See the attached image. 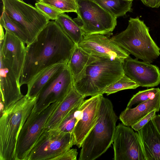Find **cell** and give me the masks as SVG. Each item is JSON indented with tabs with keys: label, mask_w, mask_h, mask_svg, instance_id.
Returning a JSON list of instances; mask_svg holds the SVG:
<instances>
[{
	"label": "cell",
	"mask_w": 160,
	"mask_h": 160,
	"mask_svg": "<svg viewBox=\"0 0 160 160\" xmlns=\"http://www.w3.org/2000/svg\"><path fill=\"white\" fill-rule=\"evenodd\" d=\"M40 2L56 9L61 13L77 12V0H40Z\"/></svg>",
	"instance_id": "cell-26"
},
{
	"label": "cell",
	"mask_w": 160,
	"mask_h": 160,
	"mask_svg": "<svg viewBox=\"0 0 160 160\" xmlns=\"http://www.w3.org/2000/svg\"><path fill=\"white\" fill-rule=\"evenodd\" d=\"M111 39L136 59L152 63L160 55V48L151 37L149 30L138 17L130 18L124 31Z\"/></svg>",
	"instance_id": "cell-5"
},
{
	"label": "cell",
	"mask_w": 160,
	"mask_h": 160,
	"mask_svg": "<svg viewBox=\"0 0 160 160\" xmlns=\"http://www.w3.org/2000/svg\"><path fill=\"white\" fill-rule=\"evenodd\" d=\"M55 21L76 45L82 40L84 34L81 27L65 13H60Z\"/></svg>",
	"instance_id": "cell-22"
},
{
	"label": "cell",
	"mask_w": 160,
	"mask_h": 160,
	"mask_svg": "<svg viewBox=\"0 0 160 160\" xmlns=\"http://www.w3.org/2000/svg\"><path fill=\"white\" fill-rule=\"evenodd\" d=\"M159 90V88H152L139 91L130 99L126 108H131L135 104L141 103L153 98Z\"/></svg>",
	"instance_id": "cell-28"
},
{
	"label": "cell",
	"mask_w": 160,
	"mask_h": 160,
	"mask_svg": "<svg viewBox=\"0 0 160 160\" xmlns=\"http://www.w3.org/2000/svg\"><path fill=\"white\" fill-rule=\"evenodd\" d=\"M128 0L132 1H133V0Z\"/></svg>",
	"instance_id": "cell-35"
},
{
	"label": "cell",
	"mask_w": 160,
	"mask_h": 160,
	"mask_svg": "<svg viewBox=\"0 0 160 160\" xmlns=\"http://www.w3.org/2000/svg\"><path fill=\"white\" fill-rule=\"evenodd\" d=\"M139 87L136 82L125 74L117 81L105 88L102 94L107 95L118 91L128 89H135Z\"/></svg>",
	"instance_id": "cell-25"
},
{
	"label": "cell",
	"mask_w": 160,
	"mask_h": 160,
	"mask_svg": "<svg viewBox=\"0 0 160 160\" xmlns=\"http://www.w3.org/2000/svg\"><path fill=\"white\" fill-rule=\"evenodd\" d=\"M103 95L92 96L84 100L80 106V113L72 132L74 145L79 148L97 122Z\"/></svg>",
	"instance_id": "cell-13"
},
{
	"label": "cell",
	"mask_w": 160,
	"mask_h": 160,
	"mask_svg": "<svg viewBox=\"0 0 160 160\" xmlns=\"http://www.w3.org/2000/svg\"><path fill=\"white\" fill-rule=\"evenodd\" d=\"M153 120L156 127L160 133V115H156Z\"/></svg>",
	"instance_id": "cell-33"
},
{
	"label": "cell",
	"mask_w": 160,
	"mask_h": 160,
	"mask_svg": "<svg viewBox=\"0 0 160 160\" xmlns=\"http://www.w3.org/2000/svg\"><path fill=\"white\" fill-rule=\"evenodd\" d=\"M114 160H147L138 133L130 127L119 123L113 140Z\"/></svg>",
	"instance_id": "cell-11"
},
{
	"label": "cell",
	"mask_w": 160,
	"mask_h": 160,
	"mask_svg": "<svg viewBox=\"0 0 160 160\" xmlns=\"http://www.w3.org/2000/svg\"><path fill=\"white\" fill-rule=\"evenodd\" d=\"M1 101L4 110L21 99L20 82L7 61L0 54Z\"/></svg>",
	"instance_id": "cell-16"
},
{
	"label": "cell",
	"mask_w": 160,
	"mask_h": 160,
	"mask_svg": "<svg viewBox=\"0 0 160 160\" xmlns=\"http://www.w3.org/2000/svg\"><path fill=\"white\" fill-rule=\"evenodd\" d=\"M157 112L156 110H153L131 127L136 131H138L141 129L150 120L154 118L156 115V112Z\"/></svg>",
	"instance_id": "cell-30"
},
{
	"label": "cell",
	"mask_w": 160,
	"mask_h": 160,
	"mask_svg": "<svg viewBox=\"0 0 160 160\" xmlns=\"http://www.w3.org/2000/svg\"><path fill=\"white\" fill-rule=\"evenodd\" d=\"M36 98L26 95L1 113L0 160H16L18 137L33 108Z\"/></svg>",
	"instance_id": "cell-3"
},
{
	"label": "cell",
	"mask_w": 160,
	"mask_h": 160,
	"mask_svg": "<svg viewBox=\"0 0 160 160\" xmlns=\"http://www.w3.org/2000/svg\"><path fill=\"white\" fill-rule=\"evenodd\" d=\"M77 18L73 20L84 35H111L117 25V18L92 0H77Z\"/></svg>",
	"instance_id": "cell-6"
},
{
	"label": "cell",
	"mask_w": 160,
	"mask_h": 160,
	"mask_svg": "<svg viewBox=\"0 0 160 160\" xmlns=\"http://www.w3.org/2000/svg\"><path fill=\"white\" fill-rule=\"evenodd\" d=\"M59 103H53L40 112L32 109L18 137L16 160H27L30 152L42 133L48 119Z\"/></svg>",
	"instance_id": "cell-8"
},
{
	"label": "cell",
	"mask_w": 160,
	"mask_h": 160,
	"mask_svg": "<svg viewBox=\"0 0 160 160\" xmlns=\"http://www.w3.org/2000/svg\"><path fill=\"white\" fill-rule=\"evenodd\" d=\"M98 58V57L89 54L76 45L68 63L73 82L81 78L87 66Z\"/></svg>",
	"instance_id": "cell-20"
},
{
	"label": "cell",
	"mask_w": 160,
	"mask_h": 160,
	"mask_svg": "<svg viewBox=\"0 0 160 160\" xmlns=\"http://www.w3.org/2000/svg\"><path fill=\"white\" fill-rule=\"evenodd\" d=\"M125 73L123 62L98 57L89 64L81 78L73 82L74 89L84 98L102 94V91Z\"/></svg>",
	"instance_id": "cell-4"
},
{
	"label": "cell",
	"mask_w": 160,
	"mask_h": 160,
	"mask_svg": "<svg viewBox=\"0 0 160 160\" xmlns=\"http://www.w3.org/2000/svg\"><path fill=\"white\" fill-rule=\"evenodd\" d=\"M67 64L59 63L43 70L37 74L27 85L26 95L29 98L36 97L44 85L57 72Z\"/></svg>",
	"instance_id": "cell-21"
},
{
	"label": "cell",
	"mask_w": 160,
	"mask_h": 160,
	"mask_svg": "<svg viewBox=\"0 0 160 160\" xmlns=\"http://www.w3.org/2000/svg\"><path fill=\"white\" fill-rule=\"evenodd\" d=\"M76 46L55 21H49L26 46L21 86L47 68L59 63L68 64Z\"/></svg>",
	"instance_id": "cell-1"
},
{
	"label": "cell",
	"mask_w": 160,
	"mask_h": 160,
	"mask_svg": "<svg viewBox=\"0 0 160 160\" xmlns=\"http://www.w3.org/2000/svg\"><path fill=\"white\" fill-rule=\"evenodd\" d=\"M147 7L158 8L160 7V0H140Z\"/></svg>",
	"instance_id": "cell-32"
},
{
	"label": "cell",
	"mask_w": 160,
	"mask_h": 160,
	"mask_svg": "<svg viewBox=\"0 0 160 160\" xmlns=\"http://www.w3.org/2000/svg\"><path fill=\"white\" fill-rule=\"evenodd\" d=\"M84 98L73 87L48 119L43 132L49 129L57 128L65 116L75 107L82 103Z\"/></svg>",
	"instance_id": "cell-17"
},
{
	"label": "cell",
	"mask_w": 160,
	"mask_h": 160,
	"mask_svg": "<svg viewBox=\"0 0 160 160\" xmlns=\"http://www.w3.org/2000/svg\"><path fill=\"white\" fill-rule=\"evenodd\" d=\"M25 44L7 30L0 41V54L8 62L19 82L26 56Z\"/></svg>",
	"instance_id": "cell-15"
},
{
	"label": "cell",
	"mask_w": 160,
	"mask_h": 160,
	"mask_svg": "<svg viewBox=\"0 0 160 160\" xmlns=\"http://www.w3.org/2000/svg\"><path fill=\"white\" fill-rule=\"evenodd\" d=\"M73 83L72 76L67 64L42 87L36 97L32 109L40 112L53 103L61 102L73 87Z\"/></svg>",
	"instance_id": "cell-10"
},
{
	"label": "cell",
	"mask_w": 160,
	"mask_h": 160,
	"mask_svg": "<svg viewBox=\"0 0 160 160\" xmlns=\"http://www.w3.org/2000/svg\"><path fill=\"white\" fill-rule=\"evenodd\" d=\"M160 109V90L151 98L133 108H126L121 112L119 119L124 125L131 127L154 110Z\"/></svg>",
	"instance_id": "cell-19"
},
{
	"label": "cell",
	"mask_w": 160,
	"mask_h": 160,
	"mask_svg": "<svg viewBox=\"0 0 160 160\" xmlns=\"http://www.w3.org/2000/svg\"><path fill=\"white\" fill-rule=\"evenodd\" d=\"M74 145L72 133L58 128L45 131L30 152L27 160H53Z\"/></svg>",
	"instance_id": "cell-9"
},
{
	"label": "cell",
	"mask_w": 160,
	"mask_h": 160,
	"mask_svg": "<svg viewBox=\"0 0 160 160\" xmlns=\"http://www.w3.org/2000/svg\"><path fill=\"white\" fill-rule=\"evenodd\" d=\"M78 154L76 149L70 148L55 158L53 160H76Z\"/></svg>",
	"instance_id": "cell-31"
},
{
	"label": "cell",
	"mask_w": 160,
	"mask_h": 160,
	"mask_svg": "<svg viewBox=\"0 0 160 160\" xmlns=\"http://www.w3.org/2000/svg\"><path fill=\"white\" fill-rule=\"evenodd\" d=\"M3 11L22 28L28 38L27 45L34 40L50 19L35 7L22 0H1Z\"/></svg>",
	"instance_id": "cell-7"
},
{
	"label": "cell",
	"mask_w": 160,
	"mask_h": 160,
	"mask_svg": "<svg viewBox=\"0 0 160 160\" xmlns=\"http://www.w3.org/2000/svg\"><path fill=\"white\" fill-rule=\"evenodd\" d=\"M117 18L132 12V1L128 0H92Z\"/></svg>",
	"instance_id": "cell-23"
},
{
	"label": "cell",
	"mask_w": 160,
	"mask_h": 160,
	"mask_svg": "<svg viewBox=\"0 0 160 160\" xmlns=\"http://www.w3.org/2000/svg\"><path fill=\"white\" fill-rule=\"evenodd\" d=\"M137 131L147 160H160V133L153 118Z\"/></svg>",
	"instance_id": "cell-18"
},
{
	"label": "cell",
	"mask_w": 160,
	"mask_h": 160,
	"mask_svg": "<svg viewBox=\"0 0 160 160\" xmlns=\"http://www.w3.org/2000/svg\"><path fill=\"white\" fill-rule=\"evenodd\" d=\"M35 7L50 20H56L58 15L61 13L51 7L40 1L35 3Z\"/></svg>",
	"instance_id": "cell-29"
},
{
	"label": "cell",
	"mask_w": 160,
	"mask_h": 160,
	"mask_svg": "<svg viewBox=\"0 0 160 160\" xmlns=\"http://www.w3.org/2000/svg\"><path fill=\"white\" fill-rule=\"evenodd\" d=\"M125 74L139 86L150 88L158 85L160 82V70L151 63L140 61L130 56L123 62Z\"/></svg>",
	"instance_id": "cell-14"
},
{
	"label": "cell",
	"mask_w": 160,
	"mask_h": 160,
	"mask_svg": "<svg viewBox=\"0 0 160 160\" xmlns=\"http://www.w3.org/2000/svg\"><path fill=\"white\" fill-rule=\"evenodd\" d=\"M118 119L111 101L103 96L97 122L82 144L79 160H95L107 150L113 143Z\"/></svg>",
	"instance_id": "cell-2"
},
{
	"label": "cell",
	"mask_w": 160,
	"mask_h": 160,
	"mask_svg": "<svg viewBox=\"0 0 160 160\" xmlns=\"http://www.w3.org/2000/svg\"><path fill=\"white\" fill-rule=\"evenodd\" d=\"M92 55L118 60L123 62L129 54L107 36L101 34L84 35L77 45Z\"/></svg>",
	"instance_id": "cell-12"
},
{
	"label": "cell",
	"mask_w": 160,
	"mask_h": 160,
	"mask_svg": "<svg viewBox=\"0 0 160 160\" xmlns=\"http://www.w3.org/2000/svg\"><path fill=\"white\" fill-rule=\"evenodd\" d=\"M34 0L36 1V2L38 1H40V0Z\"/></svg>",
	"instance_id": "cell-34"
},
{
	"label": "cell",
	"mask_w": 160,
	"mask_h": 160,
	"mask_svg": "<svg viewBox=\"0 0 160 160\" xmlns=\"http://www.w3.org/2000/svg\"><path fill=\"white\" fill-rule=\"evenodd\" d=\"M0 25L6 30L12 33L27 44V37L22 28L3 11L0 17Z\"/></svg>",
	"instance_id": "cell-24"
},
{
	"label": "cell",
	"mask_w": 160,
	"mask_h": 160,
	"mask_svg": "<svg viewBox=\"0 0 160 160\" xmlns=\"http://www.w3.org/2000/svg\"><path fill=\"white\" fill-rule=\"evenodd\" d=\"M81 103L72 110L59 124L57 128L66 133H72L80 113L79 107Z\"/></svg>",
	"instance_id": "cell-27"
}]
</instances>
